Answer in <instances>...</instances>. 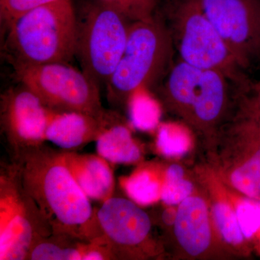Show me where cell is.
Listing matches in <instances>:
<instances>
[{
    "mask_svg": "<svg viewBox=\"0 0 260 260\" xmlns=\"http://www.w3.org/2000/svg\"><path fill=\"white\" fill-rule=\"evenodd\" d=\"M14 161L24 187L54 232L95 241L99 233L95 211L67 167L61 152L43 145L17 154Z\"/></svg>",
    "mask_w": 260,
    "mask_h": 260,
    "instance_id": "6da1fadb",
    "label": "cell"
},
{
    "mask_svg": "<svg viewBox=\"0 0 260 260\" xmlns=\"http://www.w3.org/2000/svg\"><path fill=\"white\" fill-rule=\"evenodd\" d=\"M12 63H69L76 54L78 18L71 0H59L19 17L8 28Z\"/></svg>",
    "mask_w": 260,
    "mask_h": 260,
    "instance_id": "7a4b0ae2",
    "label": "cell"
},
{
    "mask_svg": "<svg viewBox=\"0 0 260 260\" xmlns=\"http://www.w3.org/2000/svg\"><path fill=\"white\" fill-rule=\"evenodd\" d=\"M168 28L181 60L221 72L241 88L251 84L205 13L203 0H168Z\"/></svg>",
    "mask_w": 260,
    "mask_h": 260,
    "instance_id": "3957f363",
    "label": "cell"
},
{
    "mask_svg": "<svg viewBox=\"0 0 260 260\" xmlns=\"http://www.w3.org/2000/svg\"><path fill=\"white\" fill-rule=\"evenodd\" d=\"M174 46L167 23L158 15L130 25L125 49L107 86L112 104L128 102L161 78L172 62Z\"/></svg>",
    "mask_w": 260,
    "mask_h": 260,
    "instance_id": "277c9868",
    "label": "cell"
},
{
    "mask_svg": "<svg viewBox=\"0 0 260 260\" xmlns=\"http://www.w3.org/2000/svg\"><path fill=\"white\" fill-rule=\"evenodd\" d=\"M52 227L24 187L15 161L0 171V260H28L32 246Z\"/></svg>",
    "mask_w": 260,
    "mask_h": 260,
    "instance_id": "5b68a950",
    "label": "cell"
},
{
    "mask_svg": "<svg viewBox=\"0 0 260 260\" xmlns=\"http://www.w3.org/2000/svg\"><path fill=\"white\" fill-rule=\"evenodd\" d=\"M133 22L95 0L78 20L76 54L82 70L99 87L107 86L124 49Z\"/></svg>",
    "mask_w": 260,
    "mask_h": 260,
    "instance_id": "8992f818",
    "label": "cell"
},
{
    "mask_svg": "<svg viewBox=\"0 0 260 260\" xmlns=\"http://www.w3.org/2000/svg\"><path fill=\"white\" fill-rule=\"evenodd\" d=\"M229 78L221 72L180 61L172 68L162 88L169 107L201 129H211L226 105Z\"/></svg>",
    "mask_w": 260,
    "mask_h": 260,
    "instance_id": "52a82bcc",
    "label": "cell"
},
{
    "mask_svg": "<svg viewBox=\"0 0 260 260\" xmlns=\"http://www.w3.org/2000/svg\"><path fill=\"white\" fill-rule=\"evenodd\" d=\"M13 65L19 81L51 110L95 116L107 112L102 107L100 87L69 63Z\"/></svg>",
    "mask_w": 260,
    "mask_h": 260,
    "instance_id": "ba28073f",
    "label": "cell"
},
{
    "mask_svg": "<svg viewBox=\"0 0 260 260\" xmlns=\"http://www.w3.org/2000/svg\"><path fill=\"white\" fill-rule=\"evenodd\" d=\"M205 13L246 70L260 62V0H203Z\"/></svg>",
    "mask_w": 260,
    "mask_h": 260,
    "instance_id": "9c48e42d",
    "label": "cell"
},
{
    "mask_svg": "<svg viewBox=\"0 0 260 260\" xmlns=\"http://www.w3.org/2000/svg\"><path fill=\"white\" fill-rule=\"evenodd\" d=\"M51 113L52 110L25 85L2 94V132L14 155L44 145Z\"/></svg>",
    "mask_w": 260,
    "mask_h": 260,
    "instance_id": "30bf717a",
    "label": "cell"
},
{
    "mask_svg": "<svg viewBox=\"0 0 260 260\" xmlns=\"http://www.w3.org/2000/svg\"><path fill=\"white\" fill-rule=\"evenodd\" d=\"M101 239L116 259L125 257L148 240L151 220L133 200L112 197L95 211Z\"/></svg>",
    "mask_w": 260,
    "mask_h": 260,
    "instance_id": "8fae6325",
    "label": "cell"
},
{
    "mask_svg": "<svg viewBox=\"0 0 260 260\" xmlns=\"http://www.w3.org/2000/svg\"><path fill=\"white\" fill-rule=\"evenodd\" d=\"M119 121L117 114L108 111L95 116L52 110L46 138L64 150H77L96 141L108 128Z\"/></svg>",
    "mask_w": 260,
    "mask_h": 260,
    "instance_id": "7c38bea8",
    "label": "cell"
},
{
    "mask_svg": "<svg viewBox=\"0 0 260 260\" xmlns=\"http://www.w3.org/2000/svg\"><path fill=\"white\" fill-rule=\"evenodd\" d=\"M61 152L67 167L89 199L104 203L113 197L115 181L110 162L99 154Z\"/></svg>",
    "mask_w": 260,
    "mask_h": 260,
    "instance_id": "4fadbf2b",
    "label": "cell"
},
{
    "mask_svg": "<svg viewBox=\"0 0 260 260\" xmlns=\"http://www.w3.org/2000/svg\"><path fill=\"white\" fill-rule=\"evenodd\" d=\"M29 260L117 259L106 244L84 240L67 233L53 232L43 238L29 253Z\"/></svg>",
    "mask_w": 260,
    "mask_h": 260,
    "instance_id": "5bb4252c",
    "label": "cell"
},
{
    "mask_svg": "<svg viewBox=\"0 0 260 260\" xmlns=\"http://www.w3.org/2000/svg\"><path fill=\"white\" fill-rule=\"evenodd\" d=\"M206 203L200 197L189 196L179 205L174 232L181 247L191 256L204 252L211 242Z\"/></svg>",
    "mask_w": 260,
    "mask_h": 260,
    "instance_id": "9a60e30c",
    "label": "cell"
},
{
    "mask_svg": "<svg viewBox=\"0 0 260 260\" xmlns=\"http://www.w3.org/2000/svg\"><path fill=\"white\" fill-rule=\"evenodd\" d=\"M95 143L98 154L111 164H137L143 157L129 127L121 121L108 128Z\"/></svg>",
    "mask_w": 260,
    "mask_h": 260,
    "instance_id": "2e32d148",
    "label": "cell"
},
{
    "mask_svg": "<svg viewBox=\"0 0 260 260\" xmlns=\"http://www.w3.org/2000/svg\"><path fill=\"white\" fill-rule=\"evenodd\" d=\"M164 179L153 167L137 169L128 177L119 179V184L128 198L136 204L150 205L161 198Z\"/></svg>",
    "mask_w": 260,
    "mask_h": 260,
    "instance_id": "e0dca14e",
    "label": "cell"
},
{
    "mask_svg": "<svg viewBox=\"0 0 260 260\" xmlns=\"http://www.w3.org/2000/svg\"><path fill=\"white\" fill-rule=\"evenodd\" d=\"M231 182L238 191L256 199L260 196V149L231 175Z\"/></svg>",
    "mask_w": 260,
    "mask_h": 260,
    "instance_id": "ac0fdd59",
    "label": "cell"
},
{
    "mask_svg": "<svg viewBox=\"0 0 260 260\" xmlns=\"http://www.w3.org/2000/svg\"><path fill=\"white\" fill-rule=\"evenodd\" d=\"M140 93L138 90L128 101L130 119L137 129L150 131L158 125L160 109L153 99Z\"/></svg>",
    "mask_w": 260,
    "mask_h": 260,
    "instance_id": "d6986e66",
    "label": "cell"
},
{
    "mask_svg": "<svg viewBox=\"0 0 260 260\" xmlns=\"http://www.w3.org/2000/svg\"><path fill=\"white\" fill-rule=\"evenodd\" d=\"M184 170L177 164L170 166L166 172L162 181L161 198L164 204H180L190 196L193 191V184L184 179Z\"/></svg>",
    "mask_w": 260,
    "mask_h": 260,
    "instance_id": "ffe728a7",
    "label": "cell"
},
{
    "mask_svg": "<svg viewBox=\"0 0 260 260\" xmlns=\"http://www.w3.org/2000/svg\"><path fill=\"white\" fill-rule=\"evenodd\" d=\"M190 138L184 130L173 124H165L158 130L156 148L160 153L176 157L186 153L190 148Z\"/></svg>",
    "mask_w": 260,
    "mask_h": 260,
    "instance_id": "44dd1931",
    "label": "cell"
},
{
    "mask_svg": "<svg viewBox=\"0 0 260 260\" xmlns=\"http://www.w3.org/2000/svg\"><path fill=\"white\" fill-rule=\"evenodd\" d=\"M213 216L219 232L224 240L238 245L244 240L242 229L235 212L226 203L219 202L213 206Z\"/></svg>",
    "mask_w": 260,
    "mask_h": 260,
    "instance_id": "7402d4cb",
    "label": "cell"
},
{
    "mask_svg": "<svg viewBox=\"0 0 260 260\" xmlns=\"http://www.w3.org/2000/svg\"><path fill=\"white\" fill-rule=\"evenodd\" d=\"M112 7L130 21L138 22L155 15L160 0H97Z\"/></svg>",
    "mask_w": 260,
    "mask_h": 260,
    "instance_id": "603a6c76",
    "label": "cell"
},
{
    "mask_svg": "<svg viewBox=\"0 0 260 260\" xmlns=\"http://www.w3.org/2000/svg\"><path fill=\"white\" fill-rule=\"evenodd\" d=\"M59 0H0V16L7 28L19 17Z\"/></svg>",
    "mask_w": 260,
    "mask_h": 260,
    "instance_id": "cb8c5ba5",
    "label": "cell"
},
{
    "mask_svg": "<svg viewBox=\"0 0 260 260\" xmlns=\"http://www.w3.org/2000/svg\"><path fill=\"white\" fill-rule=\"evenodd\" d=\"M243 235L249 239L260 229V202L243 200L236 210Z\"/></svg>",
    "mask_w": 260,
    "mask_h": 260,
    "instance_id": "d4e9b609",
    "label": "cell"
},
{
    "mask_svg": "<svg viewBox=\"0 0 260 260\" xmlns=\"http://www.w3.org/2000/svg\"><path fill=\"white\" fill-rule=\"evenodd\" d=\"M251 90H252L253 95L255 98L256 102L260 108V80L257 83H253L251 85Z\"/></svg>",
    "mask_w": 260,
    "mask_h": 260,
    "instance_id": "484cf974",
    "label": "cell"
},
{
    "mask_svg": "<svg viewBox=\"0 0 260 260\" xmlns=\"http://www.w3.org/2000/svg\"><path fill=\"white\" fill-rule=\"evenodd\" d=\"M173 210H167L164 214V220L166 223H169V222L171 223V220H172V218H176V213L175 214H173Z\"/></svg>",
    "mask_w": 260,
    "mask_h": 260,
    "instance_id": "4316f807",
    "label": "cell"
}]
</instances>
